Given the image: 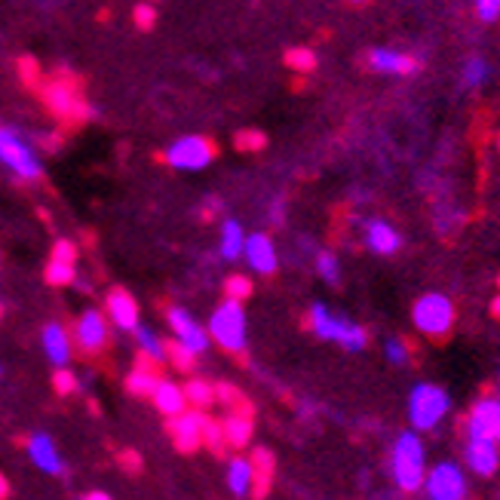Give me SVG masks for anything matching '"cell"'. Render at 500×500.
<instances>
[{"instance_id":"16","label":"cell","mask_w":500,"mask_h":500,"mask_svg":"<svg viewBox=\"0 0 500 500\" xmlns=\"http://www.w3.org/2000/svg\"><path fill=\"white\" fill-rule=\"evenodd\" d=\"M160 381H163V375H160V362H154L151 357L139 353V359H135V368L126 375V390L132 393V397H139V399H151Z\"/></svg>"},{"instance_id":"32","label":"cell","mask_w":500,"mask_h":500,"mask_svg":"<svg viewBox=\"0 0 500 500\" xmlns=\"http://www.w3.org/2000/svg\"><path fill=\"white\" fill-rule=\"evenodd\" d=\"M317 273L326 282H332V286H338L341 282V261H338L335 252H328V249H322V252H317Z\"/></svg>"},{"instance_id":"38","label":"cell","mask_w":500,"mask_h":500,"mask_svg":"<svg viewBox=\"0 0 500 500\" xmlns=\"http://www.w3.org/2000/svg\"><path fill=\"white\" fill-rule=\"evenodd\" d=\"M132 22H135V28H142V31H151L157 25V10H154V4L151 0H142L139 6L132 10Z\"/></svg>"},{"instance_id":"33","label":"cell","mask_w":500,"mask_h":500,"mask_svg":"<svg viewBox=\"0 0 500 500\" xmlns=\"http://www.w3.org/2000/svg\"><path fill=\"white\" fill-rule=\"evenodd\" d=\"M286 64H289L292 71L310 74V71L317 68V53L308 50V46H292V50H286Z\"/></svg>"},{"instance_id":"22","label":"cell","mask_w":500,"mask_h":500,"mask_svg":"<svg viewBox=\"0 0 500 500\" xmlns=\"http://www.w3.org/2000/svg\"><path fill=\"white\" fill-rule=\"evenodd\" d=\"M252 470H255V482H252V497L264 500L273 485V475H277V457H273L270 448H255L252 451Z\"/></svg>"},{"instance_id":"3","label":"cell","mask_w":500,"mask_h":500,"mask_svg":"<svg viewBox=\"0 0 500 500\" xmlns=\"http://www.w3.org/2000/svg\"><path fill=\"white\" fill-rule=\"evenodd\" d=\"M411 319H415L417 332H424L426 338H446L451 328H455L457 310L448 295L426 292L417 298L415 308H411Z\"/></svg>"},{"instance_id":"26","label":"cell","mask_w":500,"mask_h":500,"mask_svg":"<svg viewBox=\"0 0 500 500\" xmlns=\"http://www.w3.org/2000/svg\"><path fill=\"white\" fill-rule=\"evenodd\" d=\"M252 482H255V470L249 457H233L228 464V488L237 497H252Z\"/></svg>"},{"instance_id":"8","label":"cell","mask_w":500,"mask_h":500,"mask_svg":"<svg viewBox=\"0 0 500 500\" xmlns=\"http://www.w3.org/2000/svg\"><path fill=\"white\" fill-rule=\"evenodd\" d=\"M71 332H74V344L83 357H99L111 341V322L104 317V310L93 308V310L80 313L74 319V326H71Z\"/></svg>"},{"instance_id":"49","label":"cell","mask_w":500,"mask_h":500,"mask_svg":"<svg viewBox=\"0 0 500 500\" xmlns=\"http://www.w3.org/2000/svg\"><path fill=\"white\" fill-rule=\"evenodd\" d=\"M497 286H500V277H497Z\"/></svg>"},{"instance_id":"24","label":"cell","mask_w":500,"mask_h":500,"mask_svg":"<svg viewBox=\"0 0 500 500\" xmlns=\"http://www.w3.org/2000/svg\"><path fill=\"white\" fill-rule=\"evenodd\" d=\"M224 426V442H228V448L233 451H243L249 442H252V415H237V411H230L228 417L221 421Z\"/></svg>"},{"instance_id":"10","label":"cell","mask_w":500,"mask_h":500,"mask_svg":"<svg viewBox=\"0 0 500 500\" xmlns=\"http://www.w3.org/2000/svg\"><path fill=\"white\" fill-rule=\"evenodd\" d=\"M166 322H169V328H172L175 341H179L181 347H188L193 357H203V353L209 350V344H212L209 328L200 326V322L193 319L184 308H169Z\"/></svg>"},{"instance_id":"9","label":"cell","mask_w":500,"mask_h":500,"mask_svg":"<svg viewBox=\"0 0 500 500\" xmlns=\"http://www.w3.org/2000/svg\"><path fill=\"white\" fill-rule=\"evenodd\" d=\"M424 491L430 500H466V479L464 470L451 461H442L426 473Z\"/></svg>"},{"instance_id":"45","label":"cell","mask_w":500,"mask_h":500,"mask_svg":"<svg viewBox=\"0 0 500 500\" xmlns=\"http://www.w3.org/2000/svg\"><path fill=\"white\" fill-rule=\"evenodd\" d=\"M491 317L500 319V295L495 298V301H491Z\"/></svg>"},{"instance_id":"5","label":"cell","mask_w":500,"mask_h":500,"mask_svg":"<svg viewBox=\"0 0 500 500\" xmlns=\"http://www.w3.org/2000/svg\"><path fill=\"white\" fill-rule=\"evenodd\" d=\"M209 338L228 353H246V310L240 301H228L209 319Z\"/></svg>"},{"instance_id":"20","label":"cell","mask_w":500,"mask_h":500,"mask_svg":"<svg viewBox=\"0 0 500 500\" xmlns=\"http://www.w3.org/2000/svg\"><path fill=\"white\" fill-rule=\"evenodd\" d=\"M44 353L55 368H68L71 357H74V344H71V335L64 332L62 322H46L44 326Z\"/></svg>"},{"instance_id":"1","label":"cell","mask_w":500,"mask_h":500,"mask_svg":"<svg viewBox=\"0 0 500 500\" xmlns=\"http://www.w3.org/2000/svg\"><path fill=\"white\" fill-rule=\"evenodd\" d=\"M308 326L313 335H319L322 341H335L347 353H362L368 347V332L359 322H350L344 317H338L326 308V304H313L308 313Z\"/></svg>"},{"instance_id":"31","label":"cell","mask_w":500,"mask_h":500,"mask_svg":"<svg viewBox=\"0 0 500 500\" xmlns=\"http://www.w3.org/2000/svg\"><path fill=\"white\" fill-rule=\"evenodd\" d=\"M44 279L50 282V286H71V282L77 279V264H64V261H53L46 264L44 270Z\"/></svg>"},{"instance_id":"30","label":"cell","mask_w":500,"mask_h":500,"mask_svg":"<svg viewBox=\"0 0 500 500\" xmlns=\"http://www.w3.org/2000/svg\"><path fill=\"white\" fill-rule=\"evenodd\" d=\"M166 362H172L175 372L191 375L193 366H197V357H193L188 347H181L179 341H166Z\"/></svg>"},{"instance_id":"35","label":"cell","mask_w":500,"mask_h":500,"mask_svg":"<svg viewBox=\"0 0 500 500\" xmlns=\"http://www.w3.org/2000/svg\"><path fill=\"white\" fill-rule=\"evenodd\" d=\"M485 80H488V64H485V59H470V62L464 64L461 83L466 86V90H479Z\"/></svg>"},{"instance_id":"7","label":"cell","mask_w":500,"mask_h":500,"mask_svg":"<svg viewBox=\"0 0 500 500\" xmlns=\"http://www.w3.org/2000/svg\"><path fill=\"white\" fill-rule=\"evenodd\" d=\"M163 160L179 172H200L215 160V144L206 135H181L163 151Z\"/></svg>"},{"instance_id":"25","label":"cell","mask_w":500,"mask_h":500,"mask_svg":"<svg viewBox=\"0 0 500 500\" xmlns=\"http://www.w3.org/2000/svg\"><path fill=\"white\" fill-rule=\"evenodd\" d=\"M246 249V230L237 219L221 221V237H219V252L224 261H237Z\"/></svg>"},{"instance_id":"19","label":"cell","mask_w":500,"mask_h":500,"mask_svg":"<svg viewBox=\"0 0 500 500\" xmlns=\"http://www.w3.org/2000/svg\"><path fill=\"white\" fill-rule=\"evenodd\" d=\"M362 230H366V246L372 249L375 255H397L402 249V237L393 224H387L384 219H368L362 221Z\"/></svg>"},{"instance_id":"6","label":"cell","mask_w":500,"mask_h":500,"mask_svg":"<svg viewBox=\"0 0 500 500\" xmlns=\"http://www.w3.org/2000/svg\"><path fill=\"white\" fill-rule=\"evenodd\" d=\"M0 163L13 175H19L22 181H37L44 175V166H40L34 148L10 126H0Z\"/></svg>"},{"instance_id":"12","label":"cell","mask_w":500,"mask_h":500,"mask_svg":"<svg viewBox=\"0 0 500 500\" xmlns=\"http://www.w3.org/2000/svg\"><path fill=\"white\" fill-rule=\"evenodd\" d=\"M104 317L120 332H135L139 328V301L120 286L108 289V295H104Z\"/></svg>"},{"instance_id":"46","label":"cell","mask_w":500,"mask_h":500,"mask_svg":"<svg viewBox=\"0 0 500 500\" xmlns=\"http://www.w3.org/2000/svg\"><path fill=\"white\" fill-rule=\"evenodd\" d=\"M0 319H4V304H0Z\"/></svg>"},{"instance_id":"18","label":"cell","mask_w":500,"mask_h":500,"mask_svg":"<svg viewBox=\"0 0 500 500\" xmlns=\"http://www.w3.org/2000/svg\"><path fill=\"white\" fill-rule=\"evenodd\" d=\"M28 457H31V464H34L37 470H44L46 475H64V461L50 433H34V436H28Z\"/></svg>"},{"instance_id":"40","label":"cell","mask_w":500,"mask_h":500,"mask_svg":"<svg viewBox=\"0 0 500 500\" xmlns=\"http://www.w3.org/2000/svg\"><path fill=\"white\" fill-rule=\"evenodd\" d=\"M53 261H64V264H77V246L71 240H55L53 243V252H50Z\"/></svg>"},{"instance_id":"29","label":"cell","mask_w":500,"mask_h":500,"mask_svg":"<svg viewBox=\"0 0 500 500\" xmlns=\"http://www.w3.org/2000/svg\"><path fill=\"white\" fill-rule=\"evenodd\" d=\"M252 292H255V286H252V279L246 277V273H230L228 279H224V298L228 301H249L252 298Z\"/></svg>"},{"instance_id":"43","label":"cell","mask_w":500,"mask_h":500,"mask_svg":"<svg viewBox=\"0 0 500 500\" xmlns=\"http://www.w3.org/2000/svg\"><path fill=\"white\" fill-rule=\"evenodd\" d=\"M10 497V479L4 475V470H0V500H6Z\"/></svg>"},{"instance_id":"41","label":"cell","mask_w":500,"mask_h":500,"mask_svg":"<svg viewBox=\"0 0 500 500\" xmlns=\"http://www.w3.org/2000/svg\"><path fill=\"white\" fill-rule=\"evenodd\" d=\"M117 464H120V470L129 473V475H139V473L144 470L142 455H139V451H132V448L120 451V455H117Z\"/></svg>"},{"instance_id":"23","label":"cell","mask_w":500,"mask_h":500,"mask_svg":"<svg viewBox=\"0 0 500 500\" xmlns=\"http://www.w3.org/2000/svg\"><path fill=\"white\" fill-rule=\"evenodd\" d=\"M151 402H154V408L160 411L163 417H179L181 411H188V397H184V387H179L175 381H160L154 397H151Z\"/></svg>"},{"instance_id":"47","label":"cell","mask_w":500,"mask_h":500,"mask_svg":"<svg viewBox=\"0 0 500 500\" xmlns=\"http://www.w3.org/2000/svg\"><path fill=\"white\" fill-rule=\"evenodd\" d=\"M350 4H366V0H350Z\"/></svg>"},{"instance_id":"17","label":"cell","mask_w":500,"mask_h":500,"mask_svg":"<svg viewBox=\"0 0 500 500\" xmlns=\"http://www.w3.org/2000/svg\"><path fill=\"white\" fill-rule=\"evenodd\" d=\"M466 464L475 475L482 479H491L500 470V446L495 439H470L466 442Z\"/></svg>"},{"instance_id":"13","label":"cell","mask_w":500,"mask_h":500,"mask_svg":"<svg viewBox=\"0 0 500 500\" xmlns=\"http://www.w3.org/2000/svg\"><path fill=\"white\" fill-rule=\"evenodd\" d=\"M466 433L470 439H495L500 446V399H479L470 408V417H466Z\"/></svg>"},{"instance_id":"44","label":"cell","mask_w":500,"mask_h":500,"mask_svg":"<svg viewBox=\"0 0 500 500\" xmlns=\"http://www.w3.org/2000/svg\"><path fill=\"white\" fill-rule=\"evenodd\" d=\"M83 500H114V497H111L108 491H86Z\"/></svg>"},{"instance_id":"14","label":"cell","mask_w":500,"mask_h":500,"mask_svg":"<svg viewBox=\"0 0 500 500\" xmlns=\"http://www.w3.org/2000/svg\"><path fill=\"white\" fill-rule=\"evenodd\" d=\"M44 102H46V108H50L53 114L62 117V120H80V117L90 114V108L83 104V99L74 93V86L62 83V80L44 86Z\"/></svg>"},{"instance_id":"34","label":"cell","mask_w":500,"mask_h":500,"mask_svg":"<svg viewBox=\"0 0 500 500\" xmlns=\"http://www.w3.org/2000/svg\"><path fill=\"white\" fill-rule=\"evenodd\" d=\"M203 446L212 451V455H221V451L228 448V442H224L221 421H212L209 415H206V424H203Z\"/></svg>"},{"instance_id":"15","label":"cell","mask_w":500,"mask_h":500,"mask_svg":"<svg viewBox=\"0 0 500 500\" xmlns=\"http://www.w3.org/2000/svg\"><path fill=\"white\" fill-rule=\"evenodd\" d=\"M249 268H252L258 277H273L279 268V255H277V246L268 233H252L246 237V249H243Z\"/></svg>"},{"instance_id":"28","label":"cell","mask_w":500,"mask_h":500,"mask_svg":"<svg viewBox=\"0 0 500 500\" xmlns=\"http://www.w3.org/2000/svg\"><path fill=\"white\" fill-rule=\"evenodd\" d=\"M135 341H139V353H144V357H151L154 362L163 366V362H166V341H163V338H157L154 332H151V328L139 326V328H135Z\"/></svg>"},{"instance_id":"36","label":"cell","mask_w":500,"mask_h":500,"mask_svg":"<svg viewBox=\"0 0 500 500\" xmlns=\"http://www.w3.org/2000/svg\"><path fill=\"white\" fill-rule=\"evenodd\" d=\"M233 144H237V151H261L264 144H268V135L258 132V129H240L237 135H233Z\"/></svg>"},{"instance_id":"2","label":"cell","mask_w":500,"mask_h":500,"mask_svg":"<svg viewBox=\"0 0 500 500\" xmlns=\"http://www.w3.org/2000/svg\"><path fill=\"white\" fill-rule=\"evenodd\" d=\"M390 470H393V482L402 491H417L424 488L426 479V451L424 442L417 433H402L393 446V457H390Z\"/></svg>"},{"instance_id":"42","label":"cell","mask_w":500,"mask_h":500,"mask_svg":"<svg viewBox=\"0 0 500 500\" xmlns=\"http://www.w3.org/2000/svg\"><path fill=\"white\" fill-rule=\"evenodd\" d=\"M475 15L482 22H495L500 15V0H475Z\"/></svg>"},{"instance_id":"21","label":"cell","mask_w":500,"mask_h":500,"mask_svg":"<svg viewBox=\"0 0 500 500\" xmlns=\"http://www.w3.org/2000/svg\"><path fill=\"white\" fill-rule=\"evenodd\" d=\"M368 64L381 74H415L421 68V59L399 50H387V46H377V50L368 53Z\"/></svg>"},{"instance_id":"27","label":"cell","mask_w":500,"mask_h":500,"mask_svg":"<svg viewBox=\"0 0 500 500\" xmlns=\"http://www.w3.org/2000/svg\"><path fill=\"white\" fill-rule=\"evenodd\" d=\"M184 397H188V406L197 411H206L215 406V384L203 381V377H191L184 384Z\"/></svg>"},{"instance_id":"39","label":"cell","mask_w":500,"mask_h":500,"mask_svg":"<svg viewBox=\"0 0 500 500\" xmlns=\"http://www.w3.org/2000/svg\"><path fill=\"white\" fill-rule=\"evenodd\" d=\"M384 357L393 362V366H406L408 362V341L402 338H387L384 341Z\"/></svg>"},{"instance_id":"37","label":"cell","mask_w":500,"mask_h":500,"mask_svg":"<svg viewBox=\"0 0 500 500\" xmlns=\"http://www.w3.org/2000/svg\"><path fill=\"white\" fill-rule=\"evenodd\" d=\"M77 387H80V377L71 372V368H55V375H53L55 397H71V393H77Z\"/></svg>"},{"instance_id":"11","label":"cell","mask_w":500,"mask_h":500,"mask_svg":"<svg viewBox=\"0 0 500 500\" xmlns=\"http://www.w3.org/2000/svg\"><path fill=\"white\" fill-rule=\"evenodd\" d=\"M203 424H206V411L188 408L179 417H169V436H172L175 448L181 455H193L197 448H203Z\"/></svg>"},{"instance_id":"4","label":"cell","mask_w":500,"mask_h":500,"mask_svg":"<svg viewBox=\"0 0 500 500\" xmlns=\"http://www.w3.org/2000/svg\"><path fill=\"white\" fill-rule=\"evenodd\" d=\"M451 411L448 393L436 384H417L408 393V421L415 430H433Z\"/></svg>"},{"instance_id":"48","label":"cell","mask_w":500,"mask_h":500,"mask_svg":"<svg viewBox=\"0 0 500 500\" xmlns=\"http://www.w3.org/2000/svg\"><path fill=\"white\" fill-rule=\"evenodd\" d=\"M497 148H500V135H497Z\"/></svg>"}]
</instances>
